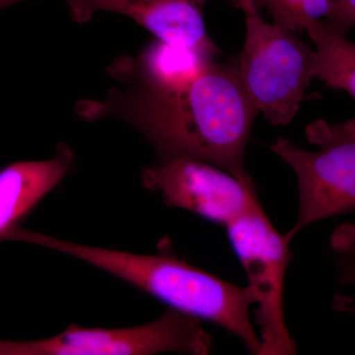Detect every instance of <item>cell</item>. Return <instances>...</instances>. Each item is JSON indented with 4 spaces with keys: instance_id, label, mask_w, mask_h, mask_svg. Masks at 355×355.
Wrapping results in <instances>:
<instances>
[{
    "instance_id": "cell-1",
    "label": "cell",
    "mask_w": 355,
    "mask_h": 355,
    "mask_svg": "<svg viewBox=\"0 0 355 355\" xmlns=\"http://www.w3.org/2000/svg\"><path fill=\"white\" fill-rule=\"evenodd\" d=\"M127 83L102 100L79 102L76 113L87 121L112 116L130 123L155 149L158 160L198 159L254 184L245 154L258 111L236 64L212 60L171 85Z\"/></svg>"
},
{
    "instance_id": "cell-2",
    "label": "cell",
    "mask_w": 355,
    "mask_h": 355,
    "mask_svg": "<svg viewBox=\"0 0 355 355\" xmlns=\"http://www.w3.org/2000/svg\"><path fill=\"white\" fill-rule=\"evenodd\" d=\"M18 240L67 254L118 277L171 309L216 324L260 355L261 342L252 323L256 304L249 286H239L167 254H142L77 244L23 229Z\"/></svg>"
},
{
    "instance_id": "cell-3",
    "label": "cell",
    "mask_w": 355,
    "mask_h": 355,
    "mask_svg": "<svg viewBox=\"0 0 355 355\" xmlns=\"http://www.w3.org/2000/svg\"><path fill=\"white\" fill-rule=\"evenodd\" d=\"M305 133L316 150H306L284 137L270 146L297 179V218L286 234L291 243L313 223L355 209V118L336 123L319 119Z\"/></svg>"
},
{
    "instance_id": "cell-4",
    "label": "cell",
    "mask_w": 355,
    "mask_h": 355,
    "mask_svg": "<svg viewBox=\"0 0 355 355\" xmlns=\"http://www.w3.org/2000/svg\"><path fill=\"white\" fill-rule=\"evenodd\" d=\"M316 51L260 14L246 15L244 46L236 67L258 113L272 125L293 121L315 78Z\"/></svg>"
},
{
    "instance_id": "cell-5",
    "label": "cell",
    "mask_w": 355,
    "mask_h": 355,
    "mask_svg": "<svg viewBox=\"0 0 355 355\" xmlns=\"http://www.w3.org/2000/svg\"><path fill=\"white\" fill-rule=\"evenodd\" d=\"M214 338L202 320L171 309L150 323L121 329L70 324L62 333L28 342L0 340V355H207Z\"/></svg>"
},
{
    "instance_id": "cell-6",
    "label": "cell",
    "mask_w": 355,
    "mask_h": 355,
    "mask_svg": "<svg viewBox=\"0 0 355 355\" xmlns=\"http://www.w3.org/2000/svg\"><path fill=\"white\" fill-rule=\"evenodd\" d=\"M225 228L258 306L254 317L261 355L295 354L297 349L287 328L284 302L291 242L275 229L261 203Z\"/></svg>"
},
{
    "instance_id": "cell-7",
    "label": "cell",
    "mask_w": 355,
    "mask_h": 355,
    "mask_svg": "<svg viewBox=\"0 0 355 355\" xmlns=\"http://www.w3.org/2000/svg\"><path fill=\"white\" fill-rule=\"evenodd\" d=\"M141 183L147 190L160 193L168 207L224 226L261 203L254 184L195 158L158 160L142 171Z\"/></svg>"
},
{
    "instance_id": "cell-8",
    "label": "cell",
    "mask_w": 355,
    "mask_h": 355,
    "mask_svg": "<svg viewBox=\"0 0 355 355\" xmlns=\"http://www.w3.org/2000/svg\"><path fill=\"white\" fill-rule=\"evenodd\" d=\"M72 19L87 22L98 11L130 18L158 41L205 57L218 53L210 39L203 9L210 0H65Z\"/></svg>"
},
{
    "instance_id": "cell-9",
    "label": "cell",
    "mask_w": 355,
    "mask_h": 355,
    "mask_svg": "<svg viewBox=\"0 0 355 355\" xmlns=\"http://www.w3.org/2000/svg\"><path fill=\"white\" fill-rule=\"evenodd\" d=\"M74 159L71 147L60 144L48 160L21 161L0 169V242L64 180Z\"/></svg>"
},
{
    "instance_id": "cell-10",
    "label": "cell",
    "mask_w": 355,
    "mask_h": 355,
    "mask_svg": "<svg viewBox=\"0 0 355 355\" xmlns=\"http://www.w3.org/2000/svg\"><path fill=\"white\" fill-rule=\"evenodd\" d=\"M304 31L315 44V76L355 99V43L323 20L311 23Z\"/></svg>"
},
{
    "instance_id": "cell-11",
    "label": "cell",
    "mask_w": 355,
    "mask_h": 355,
    "mask_svg": "<svg viewBox=\"0 0 355 355\" xmlns=\"http://www.w3.org/2000/svg\"><path fill=\"white\" fill-rule=\"evenodd\" d=\"M259 10L266 8L273 23L289 31L304 30L326 18L333 0H256Z\"/></svg>"
},
{
    "instance_id": "cell-12",
    "label": "cell",
    "mask_w": 355,
    "mask_h": 355,
    "mask_svg": "<svg viewBox=\"0 0 355 355\" xmlns=\"http://www.w3.org/2000/svg\"><path fill=\"white\" fill-rule=\"evenodd\" d=\"M324 22L347 34L355 27V0H333Z\"/></svg>"
},
{
    "instance_id": "cell-13",
    "label": "cell",
    "mask_w": 355,
    "mask_h": 355,
    "mask_svg": "<svg viewBox=\"0 0 355 355\" xmlns=\"http://www.w3.org/2000/svg\"><path fill=\"white\" fill-rule=\"evenodd\" d=\"M330 245L334 254L355 259V225L343 224L336 228Z\"/></svg>"
},
{
    "instance_id": "cell-14",
    "label": "cell",
    "mask_w": 355,
    "mask_h": 355,
    "mask_svg": "<svg viewBox=\"0 0 355 355\" xmlns=\"http://www.w3.org/2000/svg\"><path fill=\"white\" fill-rule=\"evenodd\" d=\"M338 282L343 286H355V259L334 254Z\"/></svg>"
},
{
    "instance_id": "cell-15",
    "label": "cell",
    "mask_w": 355,
    "mask_h": 355,
    "mask_svg": "<svg viewBox=\"0 0 355 355\" xmlns=\"http://www.w3.org/2000/svg\"><path fill=\"white\" fill-rule=\"evenodd\" d=\"M231 1L234 2L236 6L243 10L245 15L259 13L256 0H231Z\"/></svg>"
}]
</instances>
